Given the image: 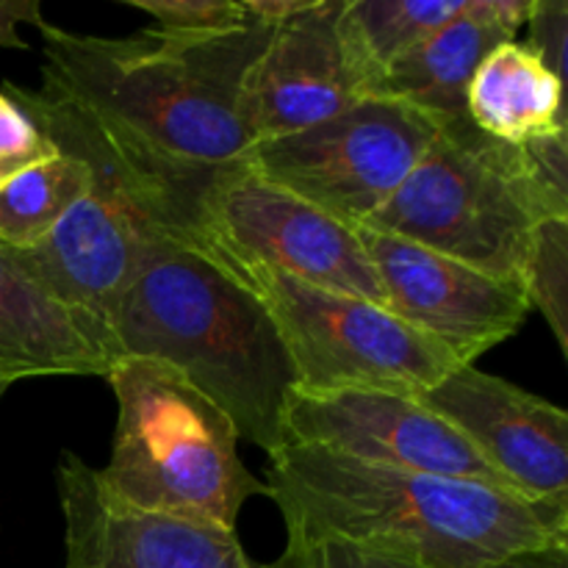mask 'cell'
<instances>
[{
  "label": "cell",
  "mask_w": 568,
  "mask_h": 568,
  "mask_svg": "<svg viewBox=\"0 0 568 568\" xmlns=\"http://www.w3.org/2000/svg\"><path fill=\"white\" fill-rule=\"evenodd\" d=\"M205 242V239H197ZM209 244L264 303L305 392H388L419 397L458 369L453 353L369 300L327 292Z\"/></svg>",
  "instance_id": "6"
},
{
  "label": "cell",
  "mask_w": 568,
  "mask_h": 568,
  "mask_svg": "<svg viewBox=\"0 0 568 568\" xmlns=\"http://www.w3.org/2000/svg\"><path fill=\"white\" fill-rule=\"evenodd\" d=\"M44 42L42 87L67 94L139 148L186 170H247L253 136L242 120V89L272 26L203 37L159 28L133 37H92L37 26Z\"/></svg>",
  "instance_id": "2"
},
{
  "label": "cell",
  "mask_w": 568,
  "mask_h": 568,
  "mask_svg": "<svg viewBox=\"0 0 568 568\" xmlns=\"http://www.w3.org/2000/svg\"><path fill=\"white\" fill-rule=\"evenodd\" d=\"M92 192V172L75 155H53L0 181V242L31 250Z\"/></svg>",
  "instance_id": "19"
},
{
  "label": "cell",
  "mask_w": 568,
  "mask_h": 568,
  "mask_svg": "<svg viewBox=\"0 0 568 568\" xmlns=\"http://www.w3.org/2000/svg\"><path fill=\"white\" fill-rule=\"evenodd\" d=\"M422 405L453 425L527 499H568V414L505 377L464 364L422 392Z\"/></svg>",
  "instance_id": "12"
},
{
  "label": "cell",
  "mask_w": 568,
  "mask_h": 568,
  "mask_svg": "<svg viewBox=\"0 0 568 568\" xmlns=\"http://www.w3.org/2000/svg\"><path fill=\"white\" fill-rule=\"evenodd\" d=\"M55 486L64 568H308V547L297 538H286L281 558L261 564L244 552L236 530L116 505L92 466L70 453L55 466Z\"/></svg>",
  "instance_id": "10"
},
{
  "label": "cell",
  "mask_w": 568,
  "mask_h": 568,
  "mask_svg": "<svg viewBox=\"0 0 568 568\" xmlns=\"http://www.w3.org/2000/svg\"><path fill=\"white\" fill-rule=\"evenodd\" d=\"M525 292L547 320L560 353H568V216L541 222L532 236Z\"/></svg>",
  "instance_id": "20"
},
{
  "label": "cell",
  "mask_w": 568,
  "mask_h": 568,
  "mask_svg": "<svg viewBox=\"0 0 568 568\" xmlns=\"http://www.w3.org/2000/svg\"><path fill=\"white\" fill-rule=\"evenodd\" d=\"M466 116L488 136L521 148L568 128L564 81L527 42H505L477 67L466 94Z\"/></svg>",
  "instance_id": "17"
},
{
  "label": "cell",
  "mask_w": 568,
  "mask_h": 568,
  "mask_svg": "<svg viewBox=\"0 0 568 568\" xmlns=\"http://www.w3.org/2000/svg\"><path fill=\"white\" fill-rule=\"evenodd\" d=\"M116 397L109 466L94 469L116 505L236 530L253 497H270L239 455V433L220 405L155 358L122 355L105 372Z\"/></svg>",
  "instance_id": "4"
},
{
  "label": "cell",
  "mask_w": 568,
  "mask_h": 568,
  "mask_svg": "<svg viewBox=\"0 0 568 568\" xmlns=\"http://www.w3.org/2000/svg\"><path fill=\"white\" fill-rule=\"evenodd\" d=\"M283 433L286 444L331 449L361 464L475 480L519 494L453 425L405 394L305 392L294 386L283 410Z\"/></svg>",
  "instance_id": "9"
},
{
  "label": "cell",
  "mask_w": 568,
  "mask_h": 568,
  "mask_svg": "<svg viewBox=\"0 0 568 568\" xmlns=\"http://www.w3.org/2000/svg\"><path fill=\"white\" fill-rule=\"evenodd\" d=\"M344 0H311L272 28L242 89V120L255 142L305 131L358 100V81L338 39Z\"/></svg>",
  "instance_id": "13"
},
{
  "label": "cell",
  "mask_w": 568,
  "mask_h": 568,
  "mask_svg": "<svg viewBox=\"0 0 568 568\" xmlns=\"http://www.w3.org/2000/svg\"><path fill=\"white\" fill-rule=\"evenodd\" d=\"M355 233L375 266L386 308L460 364H475L516 336L532 311L525 283L486 275L388 233L369 227Z\"/></svg>",
  "instance_id": "11"
},
{
  "label": "cell",
  "mask_w": 568,
  "mask_h": 568,
  "mask_svg": "<svg viewBox=\"0 0 568 568\" xmlns=\"http://www.w3.org/2000/svg\"><path fill=\"white\" fill-rule=\"evenodd\" d=\"M311 0H244V9L255 17V20L266 22V26H281L288 17L300 14L308 9Z\"/></svg>",
  "instance_id": "27"
},
{
  "label": "cell",
  "mask_w": 568,
  "mask_h": 568,
  "mask_svg": "<svg viewBox=\"0 0 568 568\" xmlns=\"http://www.w3.org/2000/svg\"><path fill=\"white\" fill-rule=\"evenodd\" d=\"M530 37L527 44L541 55L547 70L564 81L566 75V42H568V3L566 0H532L527 14Z\"/></svg>",
  "instance_id": "22"
},
{
  "label": "cell",
  "mask_w": 568,
  "mask_h": 568,
  "mask_svg": "<svg viewBox=\"0 0 568 568\" xmlns=\"http://www.w3.org/2000/svg\"><path fill=\"white\" fill-rule=\"evenodd\" d=\"M122 358L114 336L70 308L0 242V381L105 377Z\"/></svg>",
  "instance_id": "15"
},
{
  "label": "cell",
  "mask_w": 568,
  "mask_h": 568,
  "mask_svg": "<svg viewBox=\"0 0 568 568\" xmlns=\"http://www.w3.org/2000/svg\"><path fill=\"white\" fill-rule=\"evenodd\" d=\"M286 538L342 541L422 568H486L568 544V499L538 503L475 480L361 464L283 444L266 471Z\"/></svg>",
  "instance_id": "1"
},
{
  "label": "cell",
  "mask_w": 568,
  "mask_h": 568,
  "mask_svg": "<svg viewBox=\"0 0 568 568\" xmlns=\"http://www.w3.org/2000/svg\"><path fill=\"white\" fill-rule=\"evenodd\" d=\"M536 170L538 181L549 189L558 200L568 203V128L549 133V136L532 139L521 144Z\"/></svg>",
  "instance_id": "23"
},
{
  "label": "cell",
  "mask_w": 568,
  "mask_h": 568,
  "mask_svg": "<svg viewBox=\"0 0 568 568\" xmlns=\"http://www.w3.org/2000/svg\"><path fill=\"white\" fill-rule=\"evenodd\" d=\"M466 0H344L338 39L364 98L392 61L458 14Z\"/></svg>",
  "instance_id": "18"
},
{
  "label": "cell",
  "mask_w": 568,
  "mask_h": 568,
  "mask_svg": "<svg viewBox=\"0 0 568 568\" xmlns=\"http://www.w3.org/2000/svg\"><path fill=\"white\" fill-rule=\"evenodd\" d=\"M128 6L153 17L159 31L181 37L231 31L253 20L244 0H128Z\"/></svg>",
  "instance_id": "21"
},
{
  "label": "cell",
  "mask_w": 568,
  "mask_h": 568,
  "mask_svg": "<svg viewBox=\"0 0 568 568\" xmlns=\"http://www.w3.org/2000/svg\"><path fill=\"white\" fill-rule=\"evenodd\" d=\"M6 392H9V383L0 381V399H3V394H6Z\"/></svg>",
  "instance_id": "28"
},
{
  "label": "cell",
  "mask_w": 568,
  "mask_h": 568,
  "mask_svg": "<svg viewBox=\"0 0 568 568\" xmlns=\"http://www.w3.org/2000/svg\"><path fill=\"white\" fill-rule=\"evenodd\" d=\"M111 333L120 355L181 372L270 458L286 444L283 410L297 386L286 344L264 303L205 242L155 239Z\"/></svg>",
  "instance_id": "3"
},
{
  "label": "cell",
  "mask_w": 568,
  "mask_h": 568,
  "mask_svg": "<svg viewBox=\"0 0 568 568\" xmlns=\"http://www.w3.org/2000/svg\"><path fill=\"white\" fill-rule=\"evenodd\" d=\"M438 125L408 103L366 98L320 125L255 142L250 170L358 231L397 192Z\"/></svg>",
  "instance_id": "7"
},
{
  "label": "cell",
  "mask_w": 568,
  "mask_h": 568,
  "mask_svg": "<svg viewBox=\"0 0 568 568\" xmlns=\"http://www.w3.org/2000/svg\"><path fill=\"white\" fill-rule=\"evenodd\" d=\"M305 547H308V568H422L342 541H316Z\"/></svg>",
  "instance_id": "24"
},
{
  "label": "cell",
  "mask_w": 568,
  "mask_h": 568,
  "mask_svg": "<svg viewBox=\"0 0 568 568\" xmlns=\"http://www.w3.org/2000/svg\"><path fill=\"white\" fill-rule=\"evenodd\" d=\"M42 26V3L39 0H0V48L28 50L26 39L17 33V26Z\"/></svg>",
  "instance_id": "25"
},
{
  "label": "cell",
  "mask_w": 568,
  "mask_h": 568,
  "mask_svg": "<svg viewBox=\"0 0 568 568\" xmlns=\"http://www.w3.org/2000/svg\"><path fill=\"white\" fill-rule=\"evenodd\" d=\"M532 0H466L464 9L386 67L372 98L399 100L433 120L466 116V94L494 48L514 42Z\"/></svg>",
  "instance_id": "16"
},
{
  "label": "cell",
  "mask_w": 568,
  "mask_h": 568,
  "mask_svg": "<svg viewBox=\"0 0 568 568\" xmlns=\"http://www.w3.org/2000/svg\"><path fill=\"white\" fill-rule=\"evenodd\" d=\"M155 239L170 236L92 183V192L37 247L17 253L55 297L111 331L116 305Z\"/></svg>",
  "instance_id": "14"
},
{
  "label": "cell",
  "mask_w": 568,
  "mask_h": 568,
  "mask_svg": "<svg viewBox=\"0 0 568 568\" xmlns=\"http://www.w3.org/2000/svg\"><path fill=\"white\" fill-rule=\"evenodd\" d=\"M486 568H568V544L527 549V552H516Z\"/></svg>",
  "instance_id": "26"
},
{
  "label": "cell",
  "mask_w": 568,
  "mask_h": 568,
  "mask_svg": "<svg viewBox=\"0 0 568 568\" xmlns=\"http://www.w3.org/2000/svg\"><path fill=\"white\" fill-rule=\"evenodd\" d=\"M200 239L327 292L386 308L381 281L353 227L283 192L253 170L233 172L209 197Z\"/></svg>",
  "instance_id": "8"
},
{
  "label": "cell",
  "mask_w": 568,
  "mask_h": 568,
  "mask_svg": "<svg viewBox=\"0 0 568 568\" xmlns=\"http://www.w3.org/2000/svg\"><path fill=\"white\" fill-rule=\"evenodd\" d=\"M552 216H568V203L538 181L525 148L458 116L438 125L425 155L364 227L525 283L532 236Z\"/></svg>",
  "instance_id": "5"
}]
</instances>
